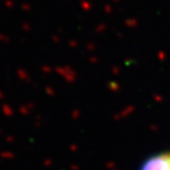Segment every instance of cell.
Wrapping results in <instances>:
<instances>
[{
	"label": "cell",
	"instance_id": "1",
	"mask_svg": "<svg viewBox=\"0 0 170 170\" xmlns=\"http://www.w3.org/2000/svg\"><path fill=\"white\" fill-rule=\"evenodd\" d=\"M139 170H170V152H163L147 159Z\"/></svg>",
	"mask_w": 170,
	"mask_h": 170
}]
</instances>
